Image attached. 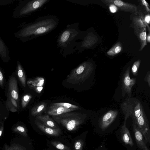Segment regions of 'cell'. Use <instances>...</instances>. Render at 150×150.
Here are the masks:
<instances>
[{"mask_svg": "<svg viewBox=\"0 0 150 150\" xmlns=\"http://www.w3.org/2000/svg\"><path fill=\"white\" fill-rule=\"evenodd\" d=\"M59 23V19L55 15L40 16L33 22L23 24L14 35L21 41L25 42L50 33L57 27Z\"/></svg>", "mask_w": 150, "mask_h": 150, "instance_id": "6da1fadb", "label": "cell"}, {"mask_svg": "<svg viewBox=\"0 0 150 150\" xmlns=\"http://www.w3.org/2000/svg\"><path fill=\"white\" fill-rule=\"evenodd\" d=\"M79 28V23L68 25L59 34L57 40L58 48L60 49V53L64 57L74 52L78 42L77 40L81 35Z\"/></svg>", "mask_w": 150, "mask_h": 150, "instance_id": "7a4b0ae2", "label": "cell"}, {"mask_svg": "<svg viewBox=\"0 0 150 150\" xmlns=\"http://www.w3.org/2000/svg\"><path fill=\"white\" fill-rule=\"evenodd\" d=\"M125 115V120L131 117L133 122H135L138 119L145 114L143 106L140 101L134 98L127 97L121 106Z\"/></svg>", "mask_w": 150, "mask_h": 150, "instance_id": "3957f363", "label": "cell"}, {"mask_svg": "<svg viewBox=\"0 0 150 150\" xmlns=\"http://www.w3.org/2000/svg\"><path fill=\"white\" fill-rule=\"evenodd\" d=\"M86 114L79 112H67L60 115L52 116L57 123L65 127L68 130H76L83 123L86 117Z\"/></svg>", "mask_w": 150, "mask_h": 150, "instance_id": "277c9868", "label": "cell"}, {"mask_svg": "<svg viewBox=\"0 0 150 150\" xmlns=\"http://www.w3.org/2000/svg\"><path fill=\"white\" fill-rule=\"evenodd\" d=\"M49 0L24 1L15 8L13 13L14 18L25 17L32 14L43 6Z\"/></svg>", "mask_w": 150, "mask_h": 150, "instance_id": "5b68a950", "label": "cell"}, {"mask_svg": "<svg viewBox=\"0 0 150 150\" xmlns=\"http://www.w3.org/2000/svg\"><path fill=\"white\" fill-rule=\"evenodd\" d=\"M93 69L91 63L84 62L72 71L67 76V81L73 84L83 83L89 78Z\"/></svg>", "mask_w": 150, "mask_h": 150, "instance_id": "8992f818", "label": "cell"}, {"mask_svg": "<svg viewBox=\"0 0 150 150\" xmlns=\"http://www.w3.org/2000/svg\"><path fill=\"white\" fill-rule=\"evenodd\" d=\"M130 69L127 68L124 73L122 80L121 91L122 97H125L127 94L129 98L131 97L132 87L135 84L136 79L135 78L131 79L130 77Z\"/></svg>", "mask_w": 150, "mask_h": 150, "instance_id": "52a82bcc", "label": "cell"}, {"mask_svg": "<svg viewBox=\"0 0 150 150\" xmlns=\"http://www.w3.org/2000/svg\"><path fill=\"white\" fill-rule=\"evenodd\" d=\"M118 114L116 110H110L104 114L100 118L99 125L102 130L107 128L114 121Z\"/></svg>", "mask_w": 150, "mask_h": 150, "instance_id": "ba28073f", "label": "cell"}, {"mask_svg": "<svg viewBox=\"0 0 150 150\" xmlns=\"http://www.w3.org/2000/svg\"><path fill=\"white\" fill-rule=\"evenodd\" d=\"M8 96L15 100L18 104L19 101L17 81L16 78L12 76L8 81Z\"/></svg>", "mask_w": 150, "mask_h": 150, "instance_id": "9c48e42d", "label": "cell"}, {"mask_svg": "<svg viewBox=\"0 0 150 150\" xmlns=\"http://www.w3.org/2000/svg\"><path fill=\"white\" fill-rule=\"evenodd\" d=\"M132 127L134 137L137 144L142 150H149L146 146L144 136L136 125L133 122Z\"/></svg>", "mask_w": 150, "mask_h": 150, "instance_id": "30bf717a", "label": "cell"}, {"mask_svg": "<svg viewBox=\"0 0 150 150\" xmlns=\"http://www.w3.org/2000/svg\"><path fill=\"white\" fill-rule=\"evenodd\" d=\"M125 121L121 127L120 133L121 138L122 141L126 145H129L131 147L133 145V142L129 132L126 127Z\"/></svg>", "mask_w": 150, "mask_h": 150, "instance_id": "8fae6325", "label": "cell"}, {"mask_svg": "<svg viewBox=\"0 0 150 150\" xmlns=\"http://www.w3.org/2000/svg\"><path fill=\"white\" fill-rule=\"evenodd\" d=\"M35 122L38 127L46 134L53 136H58L61 133V131L58 128H53L37 121H35Z\"/></svg>", "mask_w": 150, "mask_h": 150, "instance_id": "7c38bea8", "label": "cell"}, {"mask_svg": "<svg viewBox=\"0 0 150 150\" xmlns=\"http://www.w3.org/2000/svg\"><path fill=\"white\" fill-rule=\"evenodd\" d=\"M0 58L5 62H8L10 59L9 50L4 42L0 37Z\"/></svg>", "mask_w": 150, "mask_h": 150, "instance_id": "4fadbf2b", "label": "cell"}, {"mask_svg": "<svg viewBox=\"0 0 150 150\" xmlns=\"http://www.w3.org/2000/svg\"><path fill=\"white\" fill-rule=\"evenodd\" d=\"M71 111V110L69 109L51 104L49 107L47 113L52 116H55Z\"/></svg>", "mask_w": 150, "mask_h": 150, "instance_id": "5bb4252c", "label": "cell"}, {"mask_svg": "<svg viewBox=\"0 0 150 150\" xmlns=\"http://www.w3.org/2000/svg\"><path fill=\"white\" fill-rule=\"evenodd\" d=\"M37 118L43 122V124L48 127L54 129L58 128L54 121L46 115H38Z\"/></svg>", "mask_w": 150, "mask_h": 150, "instance_id": "9a60e30c", "label": "cell"}, {"mask_svg": "<svg viewBox=\"0 0 150 150\" xmlns=\"http://www.w3.org/2000/svg\"><path fill=\"white\" fill-rule=\"evenodd\" d=\"M17 73L18 79L22 85L25 88L26 86V77L24 71L19 61H17Z\"/></svg>", "mask_w": 150, "mask_h": 150, "instance_id": "2e32d148", "label": "cell"}, {"mask_svg": "<svg viewBox=\"0 0 150 150\" xmlns=\"http://www.w3.org/2000/svg\"><path fill=\"white\" fill-rule=\"evenodd\" d=\"M47 105V103L44 102L41 103L36 105L31 110V115L34 116L39 115L45 110Z\"/></svg>", "mask_w": 150, "mask_h": 150, "instance_id": "e0dca14e", "label": "cell"}, {"mask_svg": "<svg viewBox=\"0 0 150 150\" xmlns=\"http://www.w3.org/2000/svg\"><path fill=\"white\" fill-rule=\"evenodd\" d=\"M114 4L122 10H126L127 11H133L136 9V7L134 6L124 3L120 0H116L113 1Z\"/></svg>", "mask_w": 150, "mask_h": 150, "instance_id": "ac0fdd59", "label": "cell"}, {"mask_svg": "<svg viewBox=\"0 0 150 150\" xmlns=\"http://www.w3.org/2000/svg\"><path fill=\"white\" fill-rule=\"evenodd\" d=\"M44 82L45 79L43 78L38 76L34 79L28 81L27 83L35 86H43Z\"/></svg>", "mask_w": 150, "mask_h": 150, "instance_id": "d6986e66", "label": "cell"}, {"mask_svg": "<svg viewBox=\"0 0 150 150\" xmlns=\"http://www.w3.org/2000/svg\"><path fill=\"white\" fill-rule=\"evenodd\" d=\"M51 104L59 106H60L70 110L71 111L81 109L78 106L66 103H54Z\"/></svg>", "mask_w": 150, "mask_h": 150, "instance_id": "ffe728a7", "label": "cell"}, {"mask_svg": "<svg viewBox=\"0 0 150 150\" xmlns=\"http://www.w3.org/2000/svg\"><path fill=\"white\" fill-rule=\"evenodd\" d=\"M51 144L56 148L59 150H70V148L57 141H52Z\"/></svg>", "mask_w": 150, "mask_h": 150, "instance_id": "44dd1931", "label": "cell"}, {"mask_svg": "<svg viewBox=\"0 0 150 150\" xmlns=\"http://www.w3.org/2000/svg\"><path fill=\"white\" fill-rule=\"evenodd\" d=\"M5 150H26L22 146L17 144H13L10 146L5 145Z\"/></svg>", "mask_w": 150, "mask_h": 150, "instance_id": "7402d4cb", "label": "cell"}, {"mask_svg": "<svg viewBox=\"0 0 150 150\" xmlns=\"http://www.w3.org/2000/svg\"><path fill=\"white\" fill-rule=\"evenodd\" d=\"M32 98V96L30 94H27L24 95L21 100V106L23 108H25Z\"/></svg>", "mask_w": 150, "mask_h": 150, "instance_id": "603a6c76", "label": "cell"}, {"mask_svg": "<svg viewBox=\"0 0 150 150\" xmlns=\"http://www.w3.org/2000/svg\"><path fill=\"white\" fill-rule=\"evenodd\" d=\"M13 130L14 132L19 133L23 136H27L26 130L24 127L18 126L15 127Z\"/></svg>", "mask_w": 150, "mask_h": 150, "instance_id": "cb8c5ba5", "label": "cell"}, {"mask_svg": "<svg viewBox=\"0 0 150 150\" xmlns=\"http://www.w3.org/2000/svg\"><path fill=\"white\" fill-rule=\"evenodd\" d=\"M121 50V47L120 45H117L107 52L108 54L110 55H114L120 52Z\"/></svg>", "mask_w": 150, "mask_h": 150, "instance_id": "d4e9b609", "label": "cell"}, {"mask_svg": "<svg viewBox=\"0 0 150 150\" xmlns=\"http://www.w3.org/2000/svg\"><path fill=\"white\" fill-rule=\"evenodd\" d=\"M140 63V61L139 60L137 61L134 63L131 69L132 73L134 75L136 76L137 75Z\"/></svg>", "mask_w": 150, "mask_h": 150, "instance_id": "484cf974", "label": "cell"}, {"mask_svg": "<svg viewBox=\"0 0 150 150\" xmlns=\"http://www.w3.org/2000/svg\"><path fill=\"white\" fill-rule=\"evenodd\" d=\"M83 141L81 139L77 140L74 144V149L75 150H82L83 146Z\"/></svg>", "mask_w": 150, "mask_h": 150, "instance_id": "4316f807", "label": "cell"}, {"mask_svg": "<svg viewBox=\"0 0 150 150\" xmlns=\"http://www.w3.org/2000/svg\"><path fill=\"white\" fill-rule=\"evenodd\" d=\"M29 87L32 89L34 90L36 92L38 93H40L43 89V87L35 86L30 84H28Z\"/></svg>", "mask_w": 150, "mask_h": 150, "instance_id": "83f0119b", "label": "cell"}, {"mask_svg": "<svg viewBox=\"0 0 150 150\" xmlns=\"http://www.w3.org/2000/svg\"><path fill=\"white\" fill-rule=\"evenodd\" d=\"M144 81L146 82L149 87L150 86V73L149 71L146 74L144 79Z\"/></svg>", "mask_w": 150, "mask_h": 150, "instance_id": "f1b7e54d", "label": "cell"}, {"mask_svg": "<svg viewBox=\"0 0 150 150\" xmlns=\"http://www.w3.org/2000/svg\"><path fill=\"white\" fill-rule=\"evenodd\" d=\"M4 79L2 72L0 68V86L3 87L4 85Z\"/></svg>", "mask_w": 150, "mask_h": 150, "instance_id": "f546056e", "label": "cell"}, {"mask_svg": "<svg viewBox=\"0 0 150 150\" xmlns=\"http://www.w3.org/2000/svg\"><path fill=\"white\" fill-rule=\"evenodd\" d=\"M110 11L112 13L115 12L117 10V7L115 6L113 4L111 5L110 6Z\"/></svg>", "mask_w": 150, "mask_h": 150, "instance_id": "4dcf8cb0", "label": "cell"}, {"mask_svg": "<svg viewBox=\"0 0 150 150\" xmlns=\"http://www.w3.org/2000/svg\"><path fill=\"white\" fill-rule=\"evenodd\" d=\"M140 37L142 40H145L146 38V32H143L142 33L140 34Z\"/></svg>", "mask_w": 150, "mask_h": 150, "instance_id": "1f68e13d", "label": "cell"}, {"mask_svg": "<svg viewBox=\"0 0 150 150\" xmlns=\"http://www.w3.org/2000/svg\"><path fill=\"white\" fill-rule=\"evenodd\" d=\"M4 130V126L3 125L2 123L0 125V137L2 134Z\"/></svg>", "mask_w": 150, "mask_h": 150, "instance_id": "d6a6232c", "label": "cell"}, {"mask_svg": "<svg viewBox=\"0 0 150 150\" xmlns=\"http://www.w3.org/2000/svg\"><path fill=\"white\" fill-rule=\"evenodd\" d=\"M150 20V17L149 16H147L145 18V21L148 23H149Z\"/></svg>", "mask_w": 150, "mask_h": 150, "instance_id": "836d02e7", "label": "cell"}, {"mask_svg": "<svg viewBox=\"0 0 150 150\" xmlns=\"http://www.w3.org/2000/svg\"><path fill=\"white\" fill-rule=\"evenodd\" d=\"M147 39H148V41L149 42V41H150V36H149L148 37Z\"/></svg>", "mask_w": 150, "mask_h": 150, "instance_id": "e575fe53", "label": "cell"}, {"mask_svg": "<svg viewBox=\"0 0 150 150\" xmlns=\"http://www.w3.org/2000/svg\"><path fill=\"white\" fill-rule=\"evenodd\" d=\"M0 112H1L0 111Z\"/></svg>", "mask_w": 150, "mask_h": 150, "instance_id": "d590c367", "label": "cell"}]
</instances>
